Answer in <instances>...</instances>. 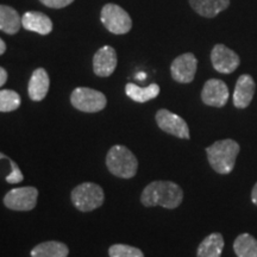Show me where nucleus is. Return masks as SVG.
Masks as SVG:
<instances>
[{"instance_id": "1", "label": "nucleus", "mask_w": 257, "mask_h": 257, "mask_svg": "<svg viewBox=\"0 0 257 257\" xmlns=\"http://www.w3.org/2000/svg\"><path fill=\"white\" fill-rule=\"evenodd\" d=\"M184 199V192L178 184L172 181H154L143 189L141 202L147 207L162 206L165 208L179 207Z\"/></svg>"}, {"instance_id": "2", "label": "nucleus", "mask_w": 257, "mask_h": 257, "mask_svg": "<svg viewBox=\"0 0 257 257\" xmlns=\"http://www.w3.org/2000/svg\"><path fill=\"white\" fill-rule=\"evenodd\" d=\"M207 160L218 174H230L239 154V144L233 140H221L206 148Z\"/></svg>"}, {"instance_id": "3", "label": "nucleus", "mask_w": 257, "mask_h": 257, "mask_svg": "<svg viewBox=\"0 0 257 257\" xmlns=\"http://www.w3.org/2000/svg\"><path fill=\"white\" fill-rule=\"evenodd\" d=\"M106 166L111 174L121 179H130L136 175L138 161L136 156L124 146H114L108 150Z\"/></svg>"}, {"instance_id": "4", "label": "nucleus", "mask_w": 257, "mask_h": 257, "mask_svg": "<svg viewBox=\"0 0 257 257\" xmlns=\"http://www.w3.org/2000/svg\"><path fill=\"white\" fill-rule=\"evenodd\" d=\"M104 191L93 182H83L76 186L72 192L74 206L81 212H89L100 207L104 202Z\"/></svg>"}, {"instance_id": "5", "label": "nucleus", "mask_w": 257, "mask_h": 257, "mask_svg": "<svg viewBox=\"0 0 257 257\" xmlns=\"http://www.w3.org/2000/svg\"><path fill=\"white\" fill-rule=\"evenodd\" d=\"M100 19L104 27L114 35H125L133 28L130 15L117 4H106L101 9Z\"/></svg>"}, {"instance_id": "6", "label": "nucleus", "mask_w": 257, "mask_h": 257, "mask_svg": "<svg viewBox=\"0 0 257 257\" xmlns=\"http://www.w3.org/2000/svg\"><path fill=\"white\" fill-rule=\"evenodd\" d=\"M70 102L79 111L86 113H95L104 110L107 99L104 93L88 87L75 88L70 95Z\"/></svg>"}, {"instance_id": "7", "label": "nucleus", "mask_w": 257, "mask_h": 257, "mask_svg": "<svg viewBox=\"0 0 257 257\" xmlns=\"http://www.w3.org/2000/svg\"><path fill=\"white\" fill-rule=\"evenodd\" d=\"M38 191L35 187L11 189L4 197L5 206L14 211H30L36 207Z\"/></svg>"}, {"instance_id": "8", "label": "nucleus", "mask_w": 257, "mask_h": 257, "mask_svg": "<svg viewBox=\"0 0 257 257\" xmlns=\"http://www.w3.org/2000/svg\"><path fill=\"white\" fill-rule=\"evenodd\" d=\"M156 123L159 127L165 133L173 136L189 140V128L184 118L173 113L166 108H161L156 113Z\"/></svg>"}, {"instance_id": "9", "label": "nucleus", "mask_w": 257, "mask_h": 257, "mask_svg": "<svg viewBox=\"0 0 257 257\" xmlns=\"http://www.w3.org/2000/svg\"><path fill=\"white\" fill-rule=\"evenodd\" d=\"M198 68V60L194 54L186 53L176 57L170 66V74L176 82L189 83L194 80Z\"/></svg>"}, {"instance_id": "10", "label": "nucleus", "mask_w": 257, "mask_h": 257, "mask_svg": "<svg viewBox=\"0 0 257 257\" xmlns=\"http://www.w3.org/2000/svg\"><path fill=\"white\" fill-rule=\"evenodd\" d=\"M211 62L213 68L221 74H230L238 68L239 56L224 44H216L211 51Z\"/></svg>"}, {"instance_id": "11", "label": "nucleus", "mask_w": 257, "mask_h": 257, "mask_svg": "<svg viewBox=\"0 0 257 257\" xmlns=\"http://www.w3.org/2000/svg\"><path fill=\"white\" fill-rule=\"evenodd\" d=\"M229 88L223 80L210 79L201 91V100L212 107H223L229 100Z\"/></svg>"}, {"instance_id": "12", "label": "nucleus", "mask_w": 257, "mask_h": 257, "mask_svg": "<svg viewBox=\"0 0 257 257\" xmlns=\"http://www.w3.org/2000/svg\"><path fill=\"white\" fill-rule=\"evenodd\" d=\"M117 53L113 48L105 46L99 49L93 57V70L95 75L100 78H107L113 74L117 67Z\"/></svg>"}, {"instance_id": "13", "label": "nucleus", "mask_w": 257, "mask_h": 257, "mask_svg": "<svg viewBox=\"0 0 257 257\" xmlns=\"http://www.w3.org/2000/svg\"><path fill=\"white\" fill-rule=\"evenodd\" d=\"M256 85L252 76L249 74L240 75L236 82V87L233 92V105L237 108L248 107L255 94Z\"/></svg>"}, {"instance_id": "14", "label": "nucleus", "mask_w": 257, "mask_h": 257, "mask_svg": "<svg viewBox=\"0 0 257 257\" xmlns=\"http://www.w3.org/2000/svg\"><path fill=\"white\" fill-rule=\"evenodd\" d=\"M22 27L28 31L37 32L42 36H46L53 31V22L42 12L28 11L22 17Z\"/></svg>"}, {"instance_id": "15", "label": "nucleus", "mask_w": 257, "mask_h": 257, "mask_svg": "<svg viewBox=\"0 0 257 257\" xmlns=\"http://www.w3.org/2000/svg\"><path fill=\"white\" fill-rule=\"evenodd\" d=\"M50 80L47 70L44 68H37L32 73L29 81L28 92L31 100L41 101L46 98L49 91Z\"/></svg>"}, {"instance_id": "16", "label": "nucleus", "mask_w": 257, "mask_h": 257, "mask_svg": "<svg viewBox=\"0 0 257 257\" xmlns=\"http://www.w3.org/2000/svg\"><path fill=\"white\" fill-rule=\"evenodd\" d=\"M192 9L205 18H214L230 5V0H189Z\"/></svg>"}, {"instance_id": "17", "label": "nucleus", "mask_w": 257, "mask_h": 257, "mask_svg": "<svg viewBox=\"0 0 257 257\" xmlns=\"http://www.w3.org/2000/svg\"><path fill=\"white\" fill-rule=\"evenodd\" d=\"M22 28V18L14 8L0 5V30L8 35H16Z\"/></svg>"}, {"instance_id": "18", "label": "nucleus", "mask_w": 257, "mask_h": 257, "mask_svg": "<svg viewBox=\"0 0 257 257\" xmlns=\"http://www.w3.org/2000/svg\"><path fill=\"white\" fill-rule=\"evenodd\" d=\"M224 249V238L221 233L213 232L199 244L198 257H220Z\"/></svg>"}, {"instance_id": "19", "label": "nucleus", "mask_w": 257, "mask_h": 257, "mask_svg": "<svg viewBox=\"0 0 257 257\" xmlns=\"http://www.w3.org/2000/svg\"><path fill=\"white\" fill-rule=\"evenodd\" d=\"M68 253V246L56 240L41 243L31 250V257H67Z\"/></svg>"}, {"instance_id": "20", "label": "nucleus", "mask_w": 257, "mask_h": 257, "mask_svg": "<svg viewBox=\"0 0 257 257\" xmlns=\"http://www.w3.org/2000/svg\"><path fill=\"white\" fill-rule=\"evenodd\" d=\"M125 93L134 101L147 102L155 99L160 94V86L157 83H152L148 87H140L135 83H127L125 86Z\"/></svg>"}, {"instance_id": "21", "label": "nucleus", "mask_w": 257, "mask_h": 257, "mask_svg": "<svg viewBox=\"0 0 257 257\" xmlns=\"http://www.w3.org/2000/svg\"><path fill=\"white\" fill-rule=\"evenodd\" d=\"M233 250L237 257H257V239L250 233H242L234 239Z\"/></svg>"}, {"instance_id": "22", "label": "nucleus", "mask_w": 257, "mask_h": 257, "mask_svg": "<svg viewBox=\"0 0 257 257\" xmlns=\"http://www.w3.org/2000/svg\"><path fill=\"white\" fill-rule=\"evenodd\" d=\"M21 95L12 89L0 91V112H11L21 106Z\"/></svg>"}, {"instance_id": "23", "label": "nucleus", "mask_w": 257, "mask_h": 257, "mask_svg": "<svg viewBox=\"0 0 257 257\" xmlns=\"http://www.w3.org/2000/svg\"><path fill=\"white\" fill-rule=\"evenodd\" d=\"M110 257H144L143 252L135 246L126 244H114L108 249Z\"/></svg>"}, {"instance_id": "24", "label": "nucleus", "mask_w": 257, "mask_h": 257, "mask_svg": "<svg viewBox=\"0 0 257 257\" xmlns=\"http://www.w3.org/2000/svg\"><path fill=\"white\" fill-rule=\"evenodd\" d=\"M10 161V165H11V173H10V175L6 176V181L9 182V184H18V182L23 181V174H22L21 169H19V167L17 163L15 162V161L12 160H9Z\"/></svg>"}, {"instance_id": "25", "label": "nucleus", "mask_w": 257, "mask_h": 257, "mask_svg": "<svg viewBox=\"0 0 257 257\" xmlns=\"http://www.w3.org/2000/svg\"><path fill=\"white\" fill-rule=\"evenodd\" d=\"M40 2L49 9H63L72 4L74 0H40Z\"/></svg>"}, {"instance_id": "26", "label": "nucleus", "mask_w": 257, "mask_h": 257, "mask_svg": "<svg viewBox=\"0 0 257 257\" xmlns=\"http://www.w3.org/2000/svg\"><path fill=\"white\" fill-rule=\"evenodd\" d=\"M6 81H8V72L3 67H0V87L4 86Z\"/></svg>"}, {"instance_id": "27", "label": "nucleus", "mask_w": 257, "mask_h": 257, "mask_svg": "<svg viewBox=\"0 0 257 257\" xmlns=\"http://www.w3.org/2000/svg\"><path fill=\"white\" fill-rule=\"evenodd\" d=\"M251 201L257 206V182L255 184V186L252 187L251 191Z\"/></svg>"}, {"instance_id": "28", "label": "nucleus", "mask_w": 257, "mask_h": 257, "mask_svg": "<svg viewBox=\"0 0 257 257\" xmlns=\"http://www.w3.org/2000/svg\"><path fill=\"white\" fill-rule=\"evenodd\" d=\"M5 51H6V44H5V42L0 38V55H3Z\"/></svg>"}, {"instance_id": "29", "label": "nucleus", "mask_w": 257, "mask_h": 257, "mask_svg": "<svg viewBox=\"0 0 257 257\" xmlns=\"http://www.w3.org/2000/svg\"><path fill=\"white\" fill-rule=\"evenodd\" d=\"M3 159H5V160H10L8 156L5 155V154H3V153H0V160H3Z\"/></svg>"}]
</instances>
